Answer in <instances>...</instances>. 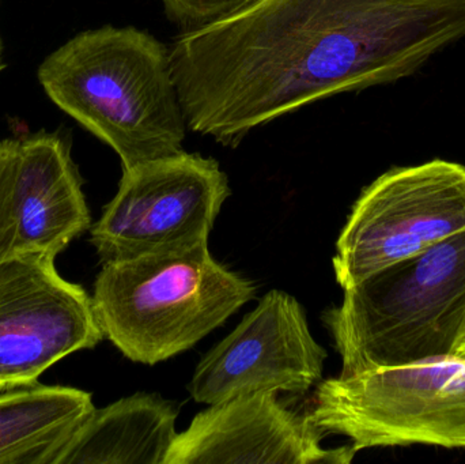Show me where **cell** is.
I'll use <instances>...</instances> for the list:
<instances>
[{
	"label": "cell",
	"instance_id": "11",
	"mask_svg": "<svg viewBox=\"0 0 465 464\" xmlns=\"http://www.w3.org/2000/svg\"><path fill=\"white\" fill-rule=\"evenodd\" d=\"M82 185L64 135L40 131L19 138L13 190L14 252L56 259L87 231L92 218Z\"/></svg>",
	"mask_w": 465,
	"mask_h": 464
},
{
	"label": "cell",
	"instance_id": "2",
	"mask_svg": "<svg viewBox=\"0 0 465 464\" xmlns=\"http://www.w3.org/2000/svg\"><path fill=\"white\" fill-rule=\"evenodd\" d=\"M49 100L111 146L123 171L180 154L187 119L171 51L136 27L86 30L41 63Z\"/></svg>",
	"mask_w": 465,
	"mask_h": 464
},
{
	"label": "cell",
	"instance_id": "14",
	"mask_svg": "<svg viewBox=\"0 0 465 464\" xmlns=\"http://www.w3.org/2000/svg\"><path fill=\"white\" fill-rule=\"evenodd\" d=\"M256 0H163L166 15L182 33L193 32L252 5Z\"/></svg>",
	"mask_w": 465,
	"mask_h": 464
},
{
	"label": "cell",
	"instance_id": "5",
	"mask_svg": "<svg viewBox=\"0 0 465 464\" xmlns=\"http://www.w3.org/2000/svg\"><path fill=\"white\" fill-rule=\"evenodd\" d=\"M355 451L381 447L465 449V362L440 360L317 384L306 411Z\"/></svg>",
	"mask_w": 465,
	"mask_h": 464
},
{
	"label": "cell",
	"instance_id": "6",
	"mask_svg": "<svg viewBox=\"0 0 465 464\" xmlns=\"http://www.w3.org/2000/svg\"><path fill=\"white\" fill-rule=\"evenodd\" d=\"M465 231V166L433 160L377 177L352 206L336 242L343 289Z\"/></svg>",
	"mask_w": 465,
	"mask_h": 464
},
{
	"label": "cell",
	"instance_id": "17",
	"mask_svg": "<svg viewBox=\"0 0 465 464\" xmlns=\"http://www.w3.org/2000/svg\"><path fill=\"white\" fill-rule=\"evenodd\" d=\"M5 56H3V41L2 35H0V71L5 70Z\"/></svg>",
	"mask_w": 465,
	"mask_h": 464
},
{
	"label": "cell",
	"instance_id": "16",
	"mask_svg": "<svg viewBox=\"0 0 465 464\" xmlns=\"http://www.w3.org/2000/svg\"><path fill=\"white\" fill-rule=\"evenodd\" d=\"M452 359L465 362V334L459 341L458 346H456L455 351H453Z\"/></svg>",
	"mask_w": 465,
	"mask_h": 464
},
{
	"label": "cell",
	"instance_id": "15",
	"mask_svg": "<svg viewBox=\"0 0 465 464\" xmlns=\"http://www.w3.org/2000/svg\"><path fill=\"white\" fill-rule=\"evenodd\" d=\"M18 139L0 141V259L14 252L16 223L13 190L16 171Z\"/></svg>",
	"mask_w": 465,
	"mask_h": 464
},
{
	"label": "cell",
	"instance_id": "10",
	"mask_svg": "<svg viewBox=\"0 0 465 464\" xmlns=\"http://www.w3.org/2000/svg\"><path fill=\"white\" fill-rule=\"evenodd\" d=\"M308 413L286 408L276 392L212 405L177 435L165 464H349L352 446L325 449Z\"/></svg>",
	"mask_w": 465,
	"mask_h": 464
},
{
	"label": "cell",
	"instance_id": "13",
	"mask_svg": "<svg viewBox=\"0 0 465 464\" xmlns=\"http://www.w3.org/2000/svg\"><path fill=\"white\" fill-rule=\"evenodd\" d=\"M177 414L172 403L150 394L95 409L57 464H165L179 435Z\"/></svg>",
	"mask_w": 465,
	"mask_h": 464
},
{
	"label": "cell",
	"instance_id": "8",
	"mask_svg": "<svg viewBox=\"0 0 465 464\" xmlns=\"http://www.w3.org/2000/svg\"><path fill=\"white\" fill-rule=\"evenodd\" d=\"M103 338L92 297L57 272L54 259H0V391L37 383L60 360Z\"/></svg>",
	"mask_w": 465,
	"mask_h": 464
},
{
	"label": "cell",
	"instance_id": "1",
	"mask_svg": "<svg viewBox=\"0 0 465 464\" xmlns=\"http://www.w3.org/2000/svg\"><path fill=\"white\" fill-rule=\"evenodd\" d=\"M464 37L465 0H256L169 51L188 128L234 147L309 104L412 75Z\"/></svg>",
	"mask_w": 465,
	"mask_h": 464
},
{
	"label": "cell",
	"instance_id": "7",
	"mask_svg": "<svg viewBox=\"0 0 465 464\" xmlns=\"http://www.w3.org/2000/svg\"><path fill=\"white\" fill-rule=\"evenodd\" d=\"M228 177L214 158L182 152L123 171L116 196L92 228L101 263L209 242Z\"/></svg>",
	"mask_w": 465,
	"mask_h": 464
},
{
	"label": "cell",
	"instance_id": "3",
	"mask_svg": "<svg viewBox=\"0 0 465 464\" xmlns=\"http://www.w3.org/2000/svg\"><path fill=\"white\" fill-rule=\"evenodd\" d=\"M343 291L322 315L341 378L452 359L465 334V231Z\"/></svg>",
	"mask_w": 465,
	"mask_h": 464
},
{
	"label": "cell",
	"instance_id": "4",
	"mask_svg": "<svg viewBox=\"0 0 465 464\" xmlns=\"http://www.w3.org/2000/svg\"><path fill=\"white\" fill-rule=\"evenodd\" d=\"M254 291L202 242L104 264L92 300L104 337L131 361L155 365L193 348Z\"/></svg>",
	"mask_w": 465,
	"mask_h": 464
},
{
	"label": "cell",
	"instance_id": "9",
	"mask_svg": "<svg viewBox=\"0 0 465 464\" xmlns=\"http://www.w3.org/2000/svg\"><path fill=\"white\" fill-rule=\"evenodd\" d=\"M325 359L302 305L271 291L199 362L188 390L195 402L210 406L256 392L305 394L322 380Z\"/></svg>",
	"mask_w": 465,
	"mask_h": 464
},
{
	"label": "cell",
	"instance_id": "12",
	"mask_svg": "<svg viewBox=\"0 0 465 464\" xmlns=\"http://www.w3.org/2000/svg\"><path fill=\"white\" fill-rule=\"evenodd\" d=\"M92 395L63 386L0 391V464H57L93 411Z\"/></svg>",
	"mask_w": 465,
	"mask_h": 464
}]
</instances>
